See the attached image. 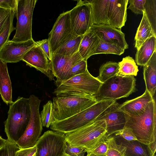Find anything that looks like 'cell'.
<instances>
[{
  "mask_svg": "<svg viewBox=\"0 0 156 156\" xmlns=\"http://www.w3.org/2000/svg\"><path fill=\"white\" fill-rule=\"evenodd\" d=\"M143 73L146 89L154 97L156 89V51L144 66Z\"/></svg>",
  "mask_w": 156,
  "mask_h": 156,
  "instance_id": "23",
  "label": "cell"
},
{
  "mask_svg": "<svg viewBox=\"0 0 156 156\" xmlns=\"http://www.w3.org/2000/svg\"><path fill=\"white\" fill-rule=\"evenodd\" d=\"M5 131L9 141L16 143L24 133L29 121L30 110L29 98L19 97L9 104Z\"/></svg>",
  "mask_w": 156,
  "mask_h": 156,
  "instance_id": "3",
  "label": "cell"
},
{
  "mask_svg": "<svg viewBox=\"0 0 156 156\" xmlns=\"http://www.w3.org/2000/svg\"><path fill=\"white\" fill-rule=\"evenodd\" d=\"M113 136L118 144L126 147L124 156H156L152 155L147 145L137 140L129 141L119 136Z\"/></svg>",
  "mask_w": 156,
  "mask_h": 156,
  "instance_id": "21",
  "label": "cell"
},
{
  "mask_svg": "<svg viewBox=\"0 0 156 156\" xmlns=\"http://www.w3.org/2000/svg\"><path fill=\"white\" fill-rule=\"evenodd\" d=\"M91 29L97 33L103 41L117 44L125 50L128 48L125 34L121 29L106 25L94 24Z\"/></svg>",
  "mask_w": 156,
  "mask_h": 156,
  "instance_id": "18",
  "label": "cell"
},
{
  "mask_svg": "<svg viewBox=\"0 0 156 156\" xmlns=\"http://www.w3.org/2000/svg\"><path fill=\"white\" fill-rule=\"evenodd\" d=\"M102 83L87 69L63 82L53 93L58 97L93 96L97 94Z\"/></svg>",
  "mask_w": 156,
  "mask_h": 156,
  "instance_id": "5",
  "label": "cell"
},
{
  "mask_svg": "<svg viewBox=\"0 0 156 156\" xmlns=\"http://www.w3.org/2000/svg\"><path fill=\"white\" fill-rule=\"evenodd\" d=\"M15 12V10H12L3 30L0 33V51L9 41V37L11 33L16 29L13 25V20Z\"/></svg>",
  "mask_w": 156,
  "mask_h": 156,
  "instance_id": "29",
  "label": "cell"
},
{
  "mask_svg": "<svg viewBox=\"0 0 156 156\" xmlns=\"http://www.w3.org/2000/svg\"><path fill=\"white\" fill-rule=\"evenodd\" d=\"M146 90L141 95L119 105V108L126 114L137 115L143 113L149 103L154 99Z\"/></svg>",
  "mask_w": 156,
  "mask_h": 156,
  "instance_id": "19",
  "label": "cell"
},
{
  "mask_svg": "<svg viewBox=\"0 0 156 156\" xmlns=\"http://www.w3.org/2000/svg\"><path fill=\"white\" fill-rule=\"evenodd\" d=\"M125 50L116 44L108 43L100 40L99 44L93 54H113L120 55L124 53Z\"/></svg>",
  "mask_w": 156,
  "mask_h": 156,
  "instance_id": "30",
  "label": "cell"
},
{
  "mask_svg": "<svg viewBox=\"0 0 156 156\" xmlns=\"http://www.w3.org/2000/svg\"><path fill=\"white\" fill-rule=\"evenodd\" d=\"M108 149L106 156H124L126 148L118 144L113 136L106 138Z\"/></svg>",
  "mask_w": 156,
  "mask_h": 156,
  "instance_id": "32",
  "label": "cell"
},
{
  "mask_svg": "<svg viewBox=\"0 0 156 156\" xmlns=\"http://www.w3.org/2000/svg\"><path fill=\"white\" fill-rule=\"evenodd\" d=\"M69 12L71 28L76 36L84 35L93 25L90 4L86 0L77 1V3Z\"/></svg>",
  "mask_w": 156,
  "mask_h": 156,
  "instance_id": "13",
  "label": "cell"
},
{
  "mask_svg": "<svg viewBox=\"0 0 156 156\" xmlns=\"http://www.w3.org/2000/svg\"><path fill=\"white\" fill-rule=\"evenodd\" d=\"M65 152L69 156H84L86 151L84 148L72 146L66 142Z\"/></svg>",
  "mask_w": 156,
  "mask_h": 156,
  "instance_id": "38",
  "label": "cell"
},
{
  "mask_svg": "<svg viewBox=\"0 0 156 156\" xmlns=\"http://www.w3.org/2000/svg\"><path fill=\"white\" fill-rule=\"evenodd\" d=\"M144 8L153 32L156 36V0H146Z\"/></svg>",
  "mask_w": 156,
  "mask_h": 156,
  "instance_id": "31",
  "label": "cell"
},
{
  "mask_svg": "<svg viewBox=\"0 0 156 156\" xmlns=\"http://www.w3.org/2000/svg\"><path fill=\"white\" fill-rule=\"evenodd\" d=\"M17 0H0V7L4 9L16 10Z\"/></svg>",
  "mask_w": 156,
  "mask_h": 156,
  "instance_id": "43",
  "label": "cell"
},
{
  "mask_svg": "<svg viewBox=\"0 0 156 156\" xmlns=\"http://www.w3.org/2000/svg\"><path fill=\"white\" fill-rule=\"evenodd\" d=\"M100 40L97 33L91 28L83 35L78 51L83 59L87 61L89 58L93 55Z\"/></svg>",
  "mask_w": 156,
  "mask_h": 156,
  "instance_id": "20",
  "label": "cell"
},
{
  "mask_svg": "<svg viewBox=\"0 0 156 156\" xmlns=\"http://www.w3.org/2000/svg\"><path fill=\"white\" fill-rule=\"evenodd\" d=\"M7 140L5 144L0 149V156H16L20 148L16 143Z\"/></svg>",
  "mask_w": 156,
  "mask_h": 156,
  "instance_id": "36",
  "label": "cell"
},
{
  "mask_svg": "<svg viewBox=\"0 0 156 156\" xmlns=\"http://www.w3.org/2000/svg\"><path fill=\"white\" fill-rule=\"evenodd\" d=\"M95 96L85 97H56L53 98L55 121L71 117L97 102Z\"/></svg>",
  "mask_w": 156,
  "mask_h": 156,
  "instance_id": "8",
  "label": "cell"
},
{
  "mask_svg": "<svg viewBox=\"0 0 156 156\" xmlns=\"http://www.w3.org/2000/svg\"><path fill=\"white\" fill-rule=\"evenodd\" d=\"M119 105L116 101L96 119L105 120L107 137L125 127L126 122L125 113L119 108Z\"/></svg>",
  "mask_w": 156,
  "mask_h": 156,
  "instance_id": "15",
  "label": "cell"
},
{
  "mask_svg": "<svg viewBox=\"0 0 156 156\" xmlns=\"http://www.w3.org/2000/svg\"><path fill=\"white\" fill-rule=\"evenodd\" d=\"M37 0H17L15 13L17 23L16 33L12 41L23 42L33 39L32 20Z\"/></svg>",
  "mask_w": 156,
  "mask_h": 156,
  "instance_id": "9",
  "label": "cell"
},
{
  "mask_svg": "<svg viewBox=\"0 0 156 156\" xmlns=\"http://www.w3.org/2000/svg\"><path fill=\"white\" fill-rule=\"evenodd\" d=\"M76 36L71 28L69 11L60 14L48 34L51 54Z\"/></svg>",
  "mask_w": 156,
  "mask_h": 156,
  "instance_id": "12",
  "label": "cell"
},
{
  "mask_svg": "<svg viewBox=\"0 0 156 156\" xmlns=\"http://www.w3.org/2000/svg\"></svg>",
  "mask_w": 156,
  "mask_h": 156,
  "instance_id": "49",
  "label": "cell"
},
{
  "mask_svg": "<svg viewBox=\"0 0 156 156\" xmlns=\"http://www.w3.org/2000/svg\"><path fill=\"white\" fill-rule=\"evenodd\" d=\"M12 10L0 7V33L3 30Z\"/></svg>",
  "mask_w": 156,
  "mask_h": 156,
  "instance_id": "41",
  "label": "cell"
},
{
  "mask_svg": "<svg viewBox=\"0 0 156 156\" xmlns=\"http://www.w3.org/2000/svg\"><path fill=\"white\" fill-rule=\"evenodd\" d=\"M136 80L133 76L117 74L102 83L95 98L98 101L107 99L116 101L127 97L136 90Z\"/></svg>",
  "mask_w": 156,
  "mask_h": 156,
  "instance_id": "7",
  "label": "cell"
},
{
  "mask_svg": "<svg viewBox=\"0 0 156 156\" xmlns=\"http://www.w3.org/2000/svg\"><path fill=\"white\" fill-rule=\"evenodd\" d=\"M29 99L30 110V119L23 134L16 143L20 148L35 146L43 129L39 110L41 100L33 94L30 95Z\"/></svg>",
  "mask_w": 156,
  "mask_h": 156,
  "instance_id": "10",
  "label": "cell"
},
{
  "mask_svg": "<svg viewBox=\"0 0 156 156\" xmlns=\"http://www.w3.org/2000/svg\"><path fill=\"white\" fill-rule=\"evenodd\" d=\"M146 0H129V6L127 9H130L136 14L143 15L144 11V6Z\"/></svg>",
  "mask_w": 156,
  "mask_h": 156,
  "instance_id": "37",
  "label": "cell"
},
{
  "mask_svg": "<svg viewBox=\"0 0 156 156\" xmlns=\"http://www.w3.org/2000/svg\"><path fill=\"white\" fill-rule=\"evenodd\" d=\"M116 101L107 99L97 101L71 117L54 121L50 128L54 131L64 134L75 131L94 120Z\"/></svg>",
  "mask_w": 156,
  "mask_h": 156,
  "instance_id": "4",
  "label": "cell"
},
{
  "mask_svg": "<svg viewBox=\"0 0 156 156\" xmlns=\"http://www.w3.org/2000/svg\"><path fill=\"white\" fill-rule=\"evenodd\" d=\"M7 140H5L2 138L0 136V149L5 144Z\"/></svg>",
  "mask_w": 156,
  "mask_h": 156,
  "instance_id": "45",
  "label": "cell"
},
{
  "mask_svg": "<svg viewBox=\"0 0 156 156\" xmlns=\"http://www.w3.org/2000/svg\"><path fill=\"white\" fill-rule=\"evenodd\" d=\"M155 36L154 34L146 14L144 11L143 17L135 37V47L138 49L148 38Z\"/></svg>",
  "mask_w": 156,
  "mask_h": 156,
  "instance_id": "25",
  "label": "cell"
},
{
  "mask_svg": "<svg viewBox=\"0 0 156 156\" xmlns=\"http://www.w3.org/2000/svg\"><path fill=\"white\" fill-rule=\"evenodd\" d=\"M83 59L79 51L70 57L51 54V66L52 73L56 78L55 84L57 87L64 81L70 69Z\"/></svg>",
  "mask_w": 156,
  "mask_h": 156,
  "instance_id": "14",
  "label": "cell"
},
{
  "mask_svg": "<svg viewBox=\"0 0 156 156\" xmlns=\"http://www.w3.org/2000/svg\"><path fill=\"white\" fill-rule=\"evenodd\" d=\"M37 151L36 146L27 148H20L16 153V156H32Z\"/></svg>",
  "mask_w": 156,
  "mask_h": 156,
  "instance_id": "42",
  "label": "cell"
},
{
  "mask_svg": "<svg viewBox=\"0 0 156 156\" xmlns=\"http://www.w3.org/2000/svg\"><path fill=\"white\" fill-rule=\"evenodd\" d=\"M118 63L119 68L117 75L122 76H137L139 71L138 66L132 57L126 56Z\"/></svg>",
  "mask_w": 156,
  "mask_h": 156,
  "instance_id": "26",
  "label": "cell"
},
{
  "mask_svg": "<svg viewBox=\"0 0 156 156\" xmlns=\"http://www.w3.org/2000/svg\"><path fill=\"white\" fill-rule=\"evenodd\" d=\"M113 135L114 136H120L127 141L137 140L132 131L129 129L125 127L123 129L116 132Z\"/></svg>",
  "mask_w": 156,
  "mask_h": 156,
  "instance_id": "40",
  "label": "cell"
},
{
  "mask_svg": "<svg viewBox=\"0 0 156 156\" xmlns=\"http://www.w3.org/2000/svg\"><path fill=\"white\" fill-rule=\"evenodd\" d=\"M62 156H69V155H68V154H66V153H65L63 154V155Z\"/></svg>",
  "mask_w": 156,
  "mask_h": 156,
  "instance_id": "46",
  "label": "cell"
},
{
  "mask_svg": "<svg viewBox=\"0 0 156 156\" xmlns=\"http://www.w3.org/2000/svg\"><path fill=\"white\" fill-rule=\"evenodd\" d=\"M36 153L34 154L32 156H36Z\"/></svg>",
  "mask_w": 156,
  "mask_h": 156,
  "instance_id": "48",
  "label": "cell"
},
{
  "mask_svg": "<svg viewBox=\"0 0 156 156\" xmlns=\"http://www.w3.org/2000/svg\"><path fill=\"white\" fill-rule=\"evenodd\" d=\"M40 117L43 126L49 127L55 121L53 117L52 102L51 100L43 106Z\"/></svg>",
  "mask_w": 156,
  "mask_h": 156,
  "instance_id": "33",
  "label": "cell"
},
{
  "mask_svg": "<svg viewBox=\"0 0 156 156\" xmlns=\"http://www.w3.org/2000/svg\"><path fill=\"white\" fill-rule=\"evenodd\" d=\"M66 143L64 133L48 130L36 143V156H62Z\"/></svg>",
  "mask_w": 156,
  "mask_h": 156,
  "instance_id": "11",
  "label": "cell"
},
{
  "mask_svg": "<svg viewBox=\"0 0 156 156\" xmlns=\"http://www.w3.org/2000/svg\"><path fill=\"white\" fill-rule=\"evenodd\" d=\"M156 51V37L148 38L137 49L135 54V61L137 65L144 66Z\"/></svg>",
  "mask_w": 156,
  "mask_h": 156,
  "instance_id": "24",
  "label": "cell"
},
{
  "mask_svg": "<svg viewBox=\"0 0 156 156\" xmlns=\"http://www.w3.org/2000/svg\"><path fill=\"white\" fill-rule=\"evenodd\" d=\"M125 113L124 127L132 131L137 140L147 145L156 141V108L154 98L141 114L132 115Z\"/></svg>",
  "mask_w": 156,
  "mask_h": 156,
  "instance_id": "2",
  "label": "cell"
},
{
  "mask_svg": "<svg viewBox=\"0 0 156 156\" xmlns=\"http://www.w3.org/2000/svg\"><path fill=\"white\" fill-rule=\"evenodd\" d=\"M26 65L34 67L46 75L50 81H55L52 73L50 61L37 44L29 50L23 56L22 60Z\"/></svg>",
  "mask_w": 156,
  "mask_h": 156,
  "instance_id": "17",
  "label": "cell"
},
{
  "mask_svg": "<svg viewBox=\"0 0 156 156\" xmlns=\"http://www.w3.org/2000/svg\"><path fill=\"white\" fill-rule=\"evenodd\" d=\"M41 49L46 57L50 61L51 60V53L48 39H45L36 42Z\"/></svg>",
  "mask_w": 156,
  "mask_h": 156,
  "instance_id": "39",
  "label": "cell"
},
{
  "mask_svg": "<svg viewBox=\"0 0 156 156\" xmlns=\"http://www.w3.org/2000/svg\"><path fill=\"white\" fill-rule=\"evenodd\" d=\"M86 156H91V155H87ZM106 156L105 155H101V156Z\"/></svg>",
  "mask_w": 156,
  "mask_h": 156,
  "instance_id": "47",
  "label": "cell"
},
{
  "mask_svg": "<svg viewBox=\"0 0 156 156\" xmlns=\"http://www.w3.org/2000/svg\"><path fill=\"white\" fill-rule=\"evenodd\" d=\"M87 70V61L83 59L70 69L64 81L74 76L83 73Z\"/></svg>",
  "mask_w": 156,
  "mask_h": 156,
  "instance_id": "34",
  "label": "cell"
},
{
  "mask_svg": "<svg viewBox=\"0 0 156 156\" xmlns=\"http://www.w3.org/2000/svg\"><path fill=\"white\" fill-rule=\"evenodd\" d=\"M106 137V136L103 137L91 150L87 152V155L98 156L105 155L108 149Z\"/></svg>",
  "mask_w": 156,
  "mask_h": 156,
  "instance_id": "35",
  "label": "cell"
},
{
  "mask_svg": "<svg viewBox=\"0 0 156 156\" xmlns=\"http://www.w3.org/2000/svg\"><path fill=\"white\" fill-rule=\"evenodd\" d=\"M91 5L93 24L120 29L127 20L128 0H86Z\"/></svg>",
  "mask_w": 156,
  "mask_h": 156,
  "instance_id": "1",
  "label": "cell"
},
{
  "mask_svg": "<svg viewBox=\"0 0 156 156\" xmlns=\"http://www.w3.org/2000/svg\"><path fill=\"white\" fill-rule=\"evenodd\" d=\"M119 68L118 63L112 61L107 62L100 67L99 74L97 78L103 83L110 78L117 74Z\"/></svg>",
  "mask_w": 156,
  "mask_h": 156,
  "instance_id": "28",
  "label": "cell"
},
{
  "mask_svg": "<svg viewBox=\"0 0 156 156\" xmlns=\"http://www.w3.org/2000/svg\"><path fill=\"white\" fill-rule=\"evenodd\" d=\"M106 133L105 120L95 119L78 130L65 134V137L66 142L69 145L84 148L87 152L106 136Z\"/></svg>",
  "mask_w": 156,
  "mask_h": 156,
  "instance_id": "6",
  "label": "cell"
},
{
  "mask_svg": "<svg viewBox=\"0 0 156 156\" xmlns=\"http://www.w3.org/2000/svg\"><path fill=\"white\" fill-rule=\"evenodd\" d=\"M37 45L33 39L23 42L9 41L0 51V58L7 63H16L22 60L24 55Z\"/></svg>",
  "mask_w": 156,
  "mask_h": 156,
  "instance_id": "16",
  "label": "cell"
},
{
  "mask_svg": "<svg viewBox=\"0 0 156 156\" xmlns=\"http://www.w3.org/2000/svg\"><path fill=\"white\" fill-rule=\"evenodd\" d=\"M12 91L7 63L0 58V94L3 101L7 105L13 102Z\"/></svg>",
  "mask_w": 156,
  "mask_h": 156,
  "instance_id": "22",
  "label": "cell"
},
{
  "mask_svg": "<svg viewBox=\"0 0 156 156\" xmlns=\"http://www.w3.org/2000/svg\"><path fill=\"white\" fill-rule=\"evenodd\" d=\"M83 35L76 36L70 40L58 49L54 53L66 57L74 55L78 51Z\"/></svg>",
  "mask_w": 156,
  "mask_h": 156,
  "instance_id": "27",
  "label": "cell"
},
{
  "mask_svg": "<svg viewBox=\"0 0 156 156\" xmlns=\"http://www.w3.org/2000/svg\"><path fill=\"white\" fill-rule=\"evenodd\" d=\"M147 146L152 155L154 156L155 155L156 141L147 145Z\"/></svg>",
  "mask_w": 156,
  "mask_h": 156,
  "instance_id": "44",
  "label": "cell"
}]
</instances>
